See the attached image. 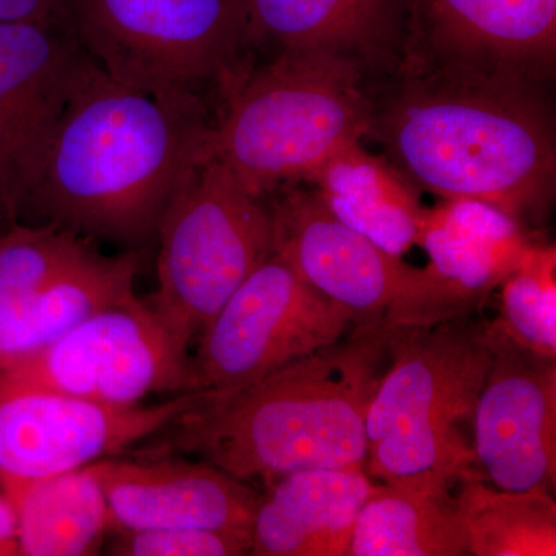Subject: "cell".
<instances>
[{"label":"cell","mask_w":556,"mask_h":556,"mask_svg":"<svg viewBox=\"0 0 556 556\" xmlns=\"http://www.w3.org/2000/svg\"><path fill=\"white\" fill-rule=\"evenodd\" d=\"M546 84L506 70L402 61L369 83L368 137L413 188L538 225L556 182Z\"/></svg>","instance_id":"6da1fadb"},{"label":"cell","mask_w":556,"mask_h":556,"mask_svg":"<svg viewBox=\"0 0 556 556\" xmlns=\"http://www.w3.org/2000/svg\"><path fill=\"white\" fill-rule=\"evenodd\" d=\"M211 130L201 100L141 93L91 61L62 113L21 222L139 254L208 159Z\"/></svg>","instance_id":"7a4b0ae2"},{"label":"cell","mask_w":556,"mask_h":556,"mask_svg":"<svg viewBox=\"0 0 556 556\" xmlns=\"http://www.w3.org/2000/svg\"><path fill=\"white\" fill-rule=\"evenodd\" d=\"M387 356L386 331L353 329L350 339L300 358L239 390L201 394L142 455L188 453L251 481L314 468L365 467L367 409Z\"/></svg>","instance_id":"3957f363"},{"label":"cell","mask_w":556,"mask_h":556,"mask_svg":"<svg viewBox=\"0 0 556 556\" xmlns=\"http://www.w3.org/2000/svg\"><path fill=\"white\" fill-rule=\"evenodd\" d=\"M226 109L208 137L218 161L265 200L306 181L327 161L368 137L369 78L327 51H278L225 90Z\"/></svg>","instance_id":"277c9868"},{"label":"cell","mask_w":556,"mask_h":556,"mask_svg":"<svg viewBox=\"0 0 556 556\" xmlns=\"http://www.w3.org/2000/svg\"><path fill=\"white\" fill-rule=\"evenodd\" d=\"M383 331L390 367L367 409L369 477L484 479L463 424L473 419L492 362L490 321L467 316Z\"/></svg>","instance_id":"5b68a950"},{"label":"cell","mask_w":556,"mask_h":556,"mask_svg":"<svg viewBox=\"0 0 556 556\" xmlns=\"http://www.w3.org/2000/svg\"><path fill=\"white\" fill-rule=\"evenodd\" d=\"M79 46L116 83L163 100H200L247 70L244 0H67Z\"/></svg>","instance_id":"8992f818"},{"label":"cell","mask_w":556,"mask_h":556,"mask_svg":"<svg viewBox=\"0 0 556 556\" xmlns=\"http://www.w3.org/2000/svg\"><path fill=\"white\" fill-rule=\"evenodd\" d=\"M156 291L149 306L188 353L226 300L274 254L269 206L207 159L156 229Z\"/></svg>","instance_id":"52a82bcc"},{"label":"cell","mask_w":556,"mask_h":556,"mask_svg":"<svg viewBox=\"0 0 556 556\" xmlns=\"http://www.w3.org/2000/svg\"><path fill=\"white\" fill-rule=\"evenodd\" d=\"M350 318L274 252L199 336L193 393L223 394L338 343Z\"/></svg>","instance_id":"ba28073f"},{"label":"cell","mask_w":556,"mask_h":556,"mask_svg":"<svg viewBox=\"0 0 556 556\" xmlns=\"http://www.w3.org/2000/svg\"><path fill=\"white\" fill-rule=\"evenodd\" d=\"M0 368L28 386L110 407L192 391L188 353L137 292L84 318L35 356Z\"/></svg>","instance_id":"9c48e42d"},{"label":"cell","mask_w":556,"mask_h":556,"mask_svg":"<svg viewBox=\"0 0 556 556\" xmlns=\"http://www.w3.org/2000/svg\"><path fill=\"white\" fill-rule=\"evenodd\" d=\"M181 393L161 404L110 407L11 378L0 368V490H14L118 456L163 433L195 405Z\"/></svg>","instance_id":"30bf717a"},{"label":"cell","mask_w":556,"mask_h":556,"mask_svg":"<svg viewBox=\"0 0 556 556\" xmlns=\"http://www.w3.org/2000/svg\"><path fill=\"white\" fill-rule=\"evenodd\" d=\"M270 203L274 252L338 306L353 329L379 328L416 298L426 270L402 262L331 214L314 189L280 190Z\"/></svg>","instance_id":"8fae6325"},{"label":"cell","mask_w":556,"mask_h":556,"mask_svg":"<svg viewBox=\"0 0 556 556\" xmlns=\"http://www.w3.org/2000/svg\"><path fill=\"white\" fill-rule=\"evenodd\" d=\"M67 17L0 24V204L20 223L51 138L90 65Z\"/></svg>","instance_id":"7c38bea8"},{"label":"cell","mask_w":556,"mask_h":556,"mask_svg":"<svg viewBox=\"0 0 556 556\" xmlns=\"http://www.w3.org/2000/svg\"><path fill=\"white\" fill-rule=\"evenodd\" d=\"M492 362L473 412L479 473L497 489L554 490L556 358L540 356L490 321Z\"/></svg>","instance_id":"4fadbf2b"},{"label":"cell","mask_w":556,"mask_h":556,"mask_svg":"<svg viewBox=\"0 0 556 556\" xmlns=\"http://www.w3.org/2000/svg\"><path fill=\"white\" fill-rule=\"evenodd\" d=\"M416 244L428 255L426 283L397 327H430L477 313L532 241L522 223L495 206L444 200L426 208Z\"/></svg>","instance_id":"5bb4252c"},{"label":"cell","mask_w":556,"mask_h":556,"mask_svg":"<svg viewBox=\"0 0 556 556\" xmlns=\"http://www.w3.org/2000/svg\"><path fill=\"white\" fill-rule=\"evenodd\" d=\"M555 60L556 0H407L402 61L548 80Z\"/></svg>","instance_id":"9a60e30c"},{"label":"cell","mask_w":556,"mask_h":556,"mask_svg":"<svg viewBox=\"0 0 556 556\" xmlns=\"http://www.w3.org/2000/svg\"><path fill=\"white\" fill-rule=\"evenodd\" d=\"M90 467L119 532L174 527L251 532L258 493L206 460L118 455Z\"/></svg>","instance_id":"2e32d148"},{"label":"cell","mask_w":556,"mask_h":556,"mask_svg":"<svg viewBox=\"0 0 556 556\" xmlns=\"http://www.w3.org/2000/svg\"><path fill=\"white\" fill-rule=\"evenodd\" d=\"M251 39L278 50L327 51L356 62L369 80L399 67L407 0H244Z\"/></svg>","instance_id":"e0dca14e"},{"label":"cell","mask_w":556,"mask_h":556,"mask_svg":"<svg viewBox=\"0 0 556 556\" xmlns=\"http://www.w3.org/2000/svg\"><path fill=\"white\" fill-rule=\"evenodd\" d=\"M251 526V555L346 556L375 490L365 467L314 468L268 482Z\"/></svg>","instance_id":"ac0fdd59"},{"label":"cell","mask_w":556,"mask_h":556,"mask_svg":"<svg viewBox=\"0 0 556 556\" xmlns=\"http://www.w3.org/2000/svg\"><path fill=\"white\" fill-rule=\"evenodd\" d=\"M138 262L137 252H97L46 287L0 295V367L35 356L84 318L135 294Z\"/></svg>","instance_id":"d6986e66"},{"label":"cell","mask_w":556,"mask_h":556,"mask_svg":"<svg viewBox=\"0 0 556 556\" xmlns=\"http://www.w3.org/2000/svg\"><path fill=\"white\" fill-rule=\"evenodd\" d=\"M456 484L442 475L376 484L358 514L346 556L468 555Z\"/></svg>","instance_id":"ffe728a7"},{"label":"cell","mask_w":556,"mask_h":556,"mask_svg":"<svg viewBox=\"0 0 556 556\" xmlns=\"http://www.w3.org/2000/svg\"><path fill=\"white\" fill-rule=\"evenodd\" d=\"M308 182L334 217L383 251L402 257L417 243L426 208L415 188L361 142L327 161Z\"/></svg>","instance_id":"44dd1931"},{"label":"cell","mask_w":556,"mask_h":556,"mask_svg":"<svg viewBox=\"0 0 556 556\" xmlns=\"http://www.w3.org/2000/svg\"><path fill=\"white\" fill-rule=\"evenodd\" d=\"M24 556L94 555L113 529L108 500L90 466L11 492Z\"/></svg>","instance_id":"7402d4cb"},{"label":"cell","mask_w":556,"mask_h":556,"mask_svg":"<svg viewBox=\"0 0 556 556\" xmlns=\"http://www.w3.org/2000/svg\"><path fill=\"white\" fill-rule=\"evenodd\" d=\"M456 486L468 555H556V504L551 490L514 492L484 479H466Z\"/></svg>","instance_id":"603a6c76"},{"label":"cell","mask_w":556,"mask_h":556,"mask_svg":"<svg viewBox=\"0 0 556 556\" xmlns=\"http://www.w3.org/2000/svg\"><path fill=\"white\" fill-rule=\"evenodd\" d=\"M556 254L554 247L532 243L503 281L497 327L518 345L556 358Z\"/></svg>","instance_id":"cb8c5ba5"},{"label":"cell","mask_w":556,"mask_h":556,"mask_svg":"<svg viewBox=\"0 0 556 556\" xmlns=\"http://www.w3.org/2000/svg\"><path fill=\"white\" fill-rule=\"evenodd\" d=\"M97 252L89 240L58 226L14 223L0 232V295L46 287Z\"/></svg>","instance_id":"d4e9b609"},{"label":"cell","mask_w":556,"mask_h":556,"mask_svg":"<svg viewBox=\"0 0 556 556\" xmlns=\"http://www.w3.org/2000/svg\"><path fill=\"white\" fill-rule=\"evenodd\" d=\"M109 554L123 556L251 555V532L241 530L174 529L121 530Z\"/></svg>","instance_id":"484cf974"},{"label":"cell","mask_w":556,"mask_h":556,"mask_svg":"<svg viewBox=\"0 0 556 556\" xmlns=\"http://www.w3.org/2000/svg\"><path fill=\"white\" fill-rule=\"evenodd\" d=\"M67 0H0V24H51L64 20Z\"/></svg>","instance_id":"4316f807"},{"label":"cell","mask_w":556,"mask_h":556,"mask_svg":"<svg viewBox=\"0 0 556 556\" xmlns=\"http://www.w3.org/2000/svg\"><path fill=\"white\" fill-rule=\"evenodd\" d=\"M20 555L16 511L9 496L0 490V556Z\"/></svg>","instance_id":"83f0119b"},{"label":"cell","mask_w":556,"mask_h":556,"mask_svg":"<svg viewBox=\"0 0 556 556\" xmlns=\"http://www.w3.org/2000/svg\"><path fill=\"white\" fill-rule=\"evenodd\" d=\"M11 225H14V223L11 222L9 215H7L5 208L0 204V232L10 228Z\"/></svg>","instance_id":"f1b7e54d"}]
</instances>
